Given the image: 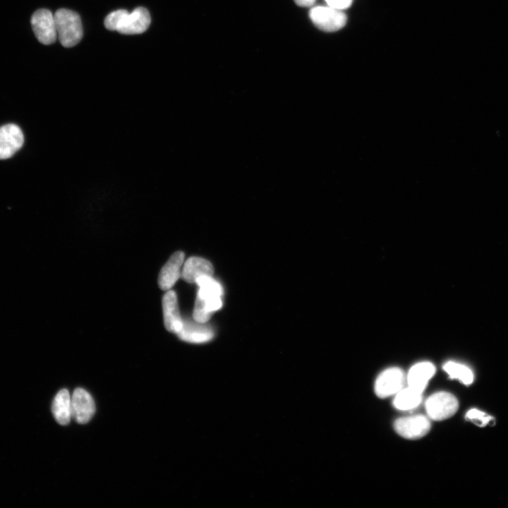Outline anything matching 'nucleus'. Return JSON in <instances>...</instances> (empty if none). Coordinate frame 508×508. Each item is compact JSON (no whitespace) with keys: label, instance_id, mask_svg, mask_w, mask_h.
Returning <instances> with one entry per match:
<instances>
[{"label":"nucleus","instance_id":"1","mask_svg":"<svg viewBox=\"0 0 508 508\" xmlns=\"http://www.w3.org/2000/svg\"><path fill=\"white\" fill-rule=\"evenodd\" d=\"M57 37L64 47L76 45L83 37V26L79 15L75 11L60 8L54 14Z\"/></svg>","mask_w":508,"mask_h":508},{"label":"nucleus","instance_id":"2","mask_svg":"<svg viewBox=\"0 0 508 508\" xmlns=\"http://www.w3.org/2000/svg\"><path fill=\"white\" fill-rule=\"evenodd\" d=\"M309 16L313 23L325 32H335L346 23L347 17L341 10L329 6L312 8Z\"/></svg>","mask_w":508,"mask_h":508},{"label":"nucleus","instance_id":"3","mask_svg":"<svg viewBox=\"0 0 508 508\" xmlns=\"http://www.w3.org/2000/svg\"><path fill=\"white\" fill-rule=\"evenodd\" d=\"M459 408L457 399L451 393L439 392L432 394L425 401L428 416L435 421H443L452 416Z\"/></svg>","mask_w":508,"mask_h":508},{"label":"nucleus","instance_id":"4","mask_svg":"<svg viewBox=\"0 0 508 508\" xmlns=\"http://www.w3.org/2000/svg\"><path fill=\"white\" fill-rule=\"evenodd\" d=\"M30 23L35 37L40 43L49 45L55 42L57 31L52 11L46 8L37 10L32 15Z\"/></svg>","mask_w":508,"mask_h":508},{"label":"nucleus","instance_id":"5","mask_svg":"<svg viewBox=\"0 0 508 508\" xmlns=\"http://www.w3.org/2000/svg\"><path fill=\"white\" fill-rule=\"evenodd\" d=\"M394 429L401 437L416 440L425 436L430 429L429 419L423 415L402 417L394 422Z\"/></svg>","mask_w":508,"mask_h":508},{"label":"nucleus","instance_id":"6","mask_svg":"<svg viewBox=\"0 0 508 508\" xmlns=\"http://www.w3.org/2000/svg\"><path fill=\"white\" fill-rule=\"evenodd\" d=\"M405 376L399 368H390L384 370L375 383V392L380 398H386L399 392L404 387Z\"/></svg>","mask_w":508,"mask_h":508},{"label":"nucleus","instance_id":"7","mask_svg":"<svg viewBox=\"0 0 508 508\" xmlns=\"http://www.w3.org/2000/svg\"><path fill=\"white\" fill-rule=\"evenodd\" d=\"M23 142V133L17 125L8 123L0 127V159L11 157Z\"/></svg>","mask_w":508,"mask_h":508},{"label":"nucleus","instance_id":"8","mask_svg":"<svg viewBox=\"0 0 508 508\" xmlns=\"http://www.w3.org/2000/svg\"><path fill=\"white\" fill-rule=\"evenodd\" d=\"M95 411V405L92 396L82 388L75 389L71 396L72 418L78 423H87Z\"/></svg>","mask_w":508,"mask_h":508},{"label":"nucleus","instance_id":"9","mask_svg":"<svg viewBox=\"0 0 508 508\" xmlns=\"http://www.w3.org/2000/svg\"><path fill=\"white\" fill-rule=\"evenodd\" d=\"M150 22L149 11L144 7H138L124 16L116 31L125 35L140 34L147 30Z\"/></svg>","mask_w":508,"mask_h":508},{"label":"nucleus","instance_id":"10","mask_svg":"<svg viewBox=\"0 0 508 508\" xmlns=\"http://www.w3.org/2000/svg\"><path fill=\"white\" fill-rule=\"evenodd\" d=\"M162 309L165 328L169 332L177 334L182 327L183 320L174 291L169 289L163 296Z\"/></svg>","mask_w":508,"mask_h":508},{"label":"nucleus","instance_id":"11","mask_svg":"<svg viewBox=\"0 0 508 508\" xmlns=\"http://www.w3.org/2000/svg\"><path fill=\"white\" fill-rule=\"evenodd\" d=\"M183 260L184 253L177 251L162 267L158 277V284L162 290H169L181 277Z\"/></svg>","mask_w":508,"mask_h":508},{"label":"nucleus","instance_id":"12","mask_svg":"<svg viewBox=\"0 0 508 508\" xmlns=\"http://www.w3.org/2000/svg\"><path fill=\"white\" fill-rule=\"evenodd\" d=\"M176 334L181 340L199 344L211 340L214 337V331L205 323L183 320L182 327Z\"/></svg>","mask_w":508,"mask_h":508},{"label":"nucleus","instance_id":"13","mask_svg":"<svg viewBox=\"0 0 508 508\" xmlns=\"http://www.w3.org/2000/svg\"><path fill=\"white\" fill-rule=\"evenodd\" d=\"M213 274L214 268L210 262L202 258L190 257L183 264L181 277L188 283H195L198 278Z\"/></svg>","mask_w":508,"mask_h":508},{"label":"nucleus","instance_id":"14","mask_svg":"<svg viewBox=\"0 0 508 508\" xmlns=\"http://www.w3.org/2000/svg\"><path fill=\"white\" fill-rule=\"evenodd\" d=\"M435 373V367L432 363L421 362L415 364L407 375L409 387L422 393Z\"/></svg>","mask_w":508,"mask_h":508},{"label":"nucleus","instance_id":"15","mask_svg":"<svg viewBox=\"0 0 508 508\" xmlns=\"http://www.w3.org/2000/svg\"><path fill=\"white\" fill-rule=\"evenodd\" d=\"M56 421L61 425L69 423L72 418L71 397L66 389H61L55 396L52 406Z\"/></svg>","mask_w":508,"mask_h":508},{"label":"nucleus","instance_id":"16","mask_svg":"<svg viewBox=\"0 0 508 508\" xmlns=\"http://www.w3.org/2000/svg\"><path fill=\"white\" fill-rule=\"evenodd\" d=\"M421 399L422 393L408 386L396 394L393 404L399 410L407 411L417 407Z\"/></svg>","mask_w":508,"mask_h":508},{"label":"nucleus","instance_id":"17","mask_svg":"<svg viewBox=\"0 0 508 508\" xmlns=\"http://www.w3.org/2000/svg\"><path fill=\"white\" fill-rule=\"evenodd\" d=\"M195 283L200 287L197 296L205 299L222 298V286L212 278V276L200 277L197 279Z\"/></svg>","mask_w":508,"mask_h":508},{"label":"nucleus","instance_id":"18","mask_svg":"<svg viewBox=\"0 0 508 508\" xmlns=\"http://www.w3.org/2000/svg\"><path fill=\"white\" fill-rule=\"evenodd\" d=\"M443 369L451 379L459 380L466 385H469L473 382L472 370L464 364L449 361L443 365Z\"/></svg>","mask_w":508,"mask_h":508},{"label":"nucleus","instance_id":"19","mask_svg":"<svg viewBox=\"0 0 508 508\" xmlns=\"http://www.w3.org/2000/svg\"><path fill=\"white\" fill-rule=\"evenodd\" d=\"M466 418L480 427L485 426L493 420V417L476 409H471L468 411Z\"/></svg>","mask_w":508,"mask_h":508},{"label":"nucleus","instance_id":"20","mask_svg":"<svg viewBox=\"0 0 508 508\" xmlns=\"http://www.w3.org/2000/svg\"><path fill=\"white\" fill-rule=\"evenodd\" d=\"M128 13L126 10L119 9L110 13L104 19V24L109 30H116L122 18Z\"/></svg>","mask_w":508,"mask_h":508},{"label":"nucleus","instance_id":"21","mask_svg":"<svg viewBox=\"0 0 508 508\" xmlns=\"http://www.w3.org/2000/svg\"><path fill=\"white\" fill-rule=\"evenodd\" d=\"M327 4L339 10H344L351 6L353 0H325Z\"/></svg>","mask_w":508,"mask_h":508},{"label":"nucleus","instance_id":"22","mask_svg":"<svg viewBox=\"0 0 508 508\" xmlns=\"http://www.w3.org/2000/svg\"><path fill=\"white\" fill-rule=\"evenodd\" d=\"M294 1L299 6L307 7L312 6L315 0H294Z\"/></svg>","mask_w":508,"mask_h":508}]
</instances>
